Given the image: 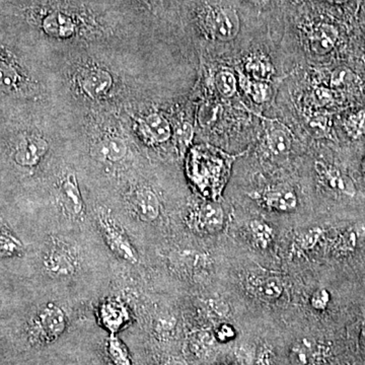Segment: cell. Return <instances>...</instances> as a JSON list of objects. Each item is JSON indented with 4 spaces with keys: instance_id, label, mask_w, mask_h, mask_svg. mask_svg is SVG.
I'll return each mask as SVG.
<instances>
[{
    "instance_id": "obj_1",
    "label": "cell",
    "mask_w": 365,
    "mask_h": 365,
    "mask_svg": "<svg viewBox=\"0 0 365 365\" xmlns=\"http://www.w3.org/2000/svg\"><path fill=\"white\" fill-rule=\"evenodd\" d=\"M87 6L68 0H52L38 8V23L45 35L70 40L98 27V20Z\"/></svg>"
},
{
    "instance_id": "obj_2",
    "label": "cell",
    "mask_w": 365,
    "mask_h": 365,
    "mask_svg": "<svg viewBox=\"0 0 365 365\" xmlns=\"http://www.w3.org/2000/svg\"><path fill=\"white\" fill-rule=\"evenodd\" d=\"M197 21L205 35L215 41L230 42L240 33V16L232 5L209 2L202 4L197 10Z\"/></svg>"
},
{
    "instance_id": "obj_3",
    "label": "cell",
    "mask_w": 365,
    "mask_h": 365,
    "mask_svg": "<svg viewBox=\"0 0 365 365\" xmlns=\"http://www.w3.org/2000/svg\"><path fill=\"white\" fill-rule=\"evenodd\" d=\"M67 317L60 307L54 304L45 305L37 313L29 328V342L37 347L55 344L67 329Z\"/></svg>"
},
{
    "instance_id": "obj_4",
    "label": "cell",
    "mask_w": 365,
    "mask_h": 365,
    "mask_svg": "<svg viewBox=\"0 0 365 365\" xmlns=\"http://www.w3.org/2000/svg\"><path fill=\"white\" fill-rule=\"evenodd\" d=\"M100 228L104 234V241L113 253L120 259L130 264L138 262V254L127 234L121 225L110 215L101 213L99 217Z\"/></svg>"
},
{
    "instance_id": "obj_5",
    "label": "cell",
    "mask_w": 365,
    "mask_h": 365,
    "mask_svg": "<svg viewBox=\"0 0 365 365\" xmlns=\"http://www.w3.org/2000/svg\"><path fill=\"white\" fill-rule=\"evenodd\" d=\"M44 265L54 276H72L78 266V254L67 243L54 241L45 255Z\"/></svg>"
},
{
    "instance_id": "obj_6",
    "label": "cell",
    "mask_w": 365,
    "mask_h": 365,
    "mask_svg": "<svg viewBox=\"0 0 365 365\" xmlns=\"http://www.w3.org/2000/svg\"><path fill=\"white\" fill-rule=\"evenodd\" d=\"M328 352V347L323 343L311 338H302L291 346L290 355L298 365H315L323 362Z\"/></svg>"
},
{
    "instance_id": "obj_7",
    "label": "cell",
    "mask_w": 365,
    "mask_h": 365,
    "mask_svg": "<svg viewBox=\"0 0 365 365\" xmlns=\"http://www.w3.org/2000/svg\"><path fill=\"white\" fill-rule=\"evenodd\" d=\"M223 208L217 203H205L192 215L194 228L203 232H219L223 228Z\"/></svg>"
},
{
    "instance_id": "obj_8",
    "label": "cell",
    "mask_w": 365,
    "mask_h": 365,
    "mask_svg": "<svg viewBox=\"0 0 365 365\" xmlns=\"http://www.w3.org/2000/svg\"><path fill=\"white\" fill-rule=\"evenodd\" d=\"M131 206L140 221H155L161 212V204L155 192L147 188L137 190L131 198Z\"/></svg>"
},
{
    "instance_id": "obj_9",
    "label": "cell",
    "mask_w": 365,
    "mask_h": 365,
    "mask_svg": "<svg viewBox=\"0 0 365 365\" xmlns=\"http://www.w3.org/2000/svg\"><path fill=\"white\" fill-rule=\"evenodd\" d=\"M112 83L110 74L100 68L85 70L80 78L81 91L93 99L106 95L110 91Z\"/></svg>"
},
{
    "instance_id": "obj_10",
    "label": "cell",
    "mask_w": 365,
    "mask_h": 365,
    "mask_svg": "<svg viewBox=\"0 0 365 365\" xmlns=\"http://www.w3.org/2000/svg\"><path fill=\"white\" fill-rule=\"evenodd\" d=\"M338 37L339 33L336 27L330 23H318L309 31V48L315 54H328L334 49Z\"/></svg>"
},
{
    "instance_id": "obj_11",
    "label": "cell",
    "mask_w": 365,
    "mask_h": 365,
    "mask_svg": "<svg viewBox=\"0 0 365 365\" xmlns=\"http://www.w3.org/2000/svg\"><path fill=\"white\" fill-rule=\"evenodd\" d=\"M247 289L253 296L265 302L278 300L283 294V283L277 277L251 276L247 279Z\"/></svg>"
},
{
    "instance_id": "obj_12",
    "label": "cell",
    "mask_w": 365,
    "mask_h": 365,
    "mask_svg": "<svg viewBox=\"0 0 365 365\" xmlns=\"http://www.w3.org/2000/svg\"><path fill=\"white\" fill-rule=\"evenodd\" d=\"M317 173L320 178L329 188L334 191L340 192L348 196H354L356 193L355 187H354L352 181L340 172L338 168L332 166L323 164V162H317L316 164Z\"/></svg>"
},
{
    "instance_id": "obj_13",
    "label": "cell",
    "mask_w": 365,
    "mask_h": 365,
    "mask_svg": "<svg viewBox=\"0 0 365 365\" xmlns=\"http://www.w3.org/2000/svg\"><path fill=\"white\" fill-rule=\"evenodd\" d=\"M100 318L102 326L110 332V335H116L129 322V313L125 307L114 300L102 304Z\"/></svg>"
},
{
    "instance_id": "obj_14",
    "label": "cell",
    "mask_w": 365,
    "mask_h": 365,
    "mask_svg": "<svg viewBox=\"0 0 365 365\" xmlns=\"http://www.w3.org/2000/svg\"><path fill=\"white\" fill-rule=\"evenodd\" d=\"M60 195L66 210L72 217H80L83 213V200L74 175L69 174L62 181Z\"/></svg>"
},
{
    "instance_id": "obj_15",
    "label": "cell",
    "mask_w": 365,
    "mask_h": 365,
    "mask_svg": "<svg viewBox=\"0 0 365 365\" xmlns=\"http://www.w3.org/2000/svg\"><path fill=\"white\" fill-rule=\"evenodd\" d=\"M263 200L269 208L281 212H289L298 206L296 194L294 190L286 187L269 190L264 194Z\"/></svg>"
},
{
    "instance_id": "obj_16",
    "label": "cell",
    "mask_w": 365,
    "mask_h": 365,
    "mask_svg": "<svg viewBox=\"0 0 365 365\" xmlns=\"http://www.w3.org/2000/svg\"><path fill=\"white\" fill-rule=\"evenodd\" d=\"M104 358L108 365H135L127 346L116 335H110L107 338Z\"/></svg>"
},
{
    "instance_id": "obj_17",
    "label": "cell",
    "mask_w": 365,
    "mask_h": 365,
    "mask_svg": "<svg viewBox=\"0 0 365 365\" xmlns=\"http://www.w3.org/2000/svg\"><path fill=\"white\" fill-rule=\"evenodd\" d=\"M93 153L99 161L120 162L127 153V145L122 138L114 136L96 144Z\"/></svg>"
},
{
    "instance_id": "obj_18",
    "label": "cell",
    "mask_w": 365,
    "mask_h": 365,
    "mask_svg": "<svg viewBox=\"0 0 365 365\" xmlns=\"http://www.w3.org/2000/svg\"><path fill=\"white\" fill-rule=\"evenodd\" d=\"M48 144L41 138H29L25 140L16 153V159L21 166H32L39 162L45 155Z\"/></svg>"
},
{
    "instance_id": "obj_19",
    "label": "cell",
    "mask_w": 365,
    "mask_h": 365,
    "mask_svg": "<svg viewBox=\"0 0 365 365\" xmlns=\"http://www.w3.org/2000/svg\"><path fill=\"white\" fill-rule=\"evenodd\" d=\"M215 341L217 338L212 333L204 330L196 331L189 337L188 347L196 358H204L214 347Z\"/></svg>"
},
{
    "instance_id": "obj_20",
    "label": "cell",
    "mask_w": 365,
    "mask_h": 365,
    "mask_svg": "<svg viewBox=\"0 0 365 365\" xmlns=\"http://www.w3.org/2000/svg\"><path fill=\"white\" fill-rule=\"evenodd\" d=\"M144 127L148 135L155 142H164L170 137V124L164 117L157 113L149 115L145 118Z\"/></svg>"
},
{
    "instance_id": "obj_21",
    "label": "cell",
    "mask_w": 365,
    "mask_h": 365,
    "mask_svg": "<svg viewBox=\"0 0 365 365\" xmlns=\"http://www.w3.org/2000/svg\"><path fill=\"white\" fill-rule=\"evenodd\" d=\"M362 228H351L339 234L333 243V250H334L335 253L339 254V255H346V254L353 252L357 245L360 236L362 234L360 232Z\"/></svg>"
},
{
    "instance_id": "obj_22",
    "label": "cell",
    "mask_w": 365,
    "mask_h": 365,
    "mask_svg": "<svg viewBox=\"0 0 365 365\" xmlns=\"http://www.w3.org/2000/svg\"><path fill=\"white\" fill-rule=\"evenodd\" d=\"M245 70L254 80L259 81L267 80L273 74V67L270 62L259 55L250 57L245 63Z\"/></svg>"
},
{
    "instance_id": "obj_23",
    "label": "cell",
    "mask_w": 365,
    "mask_h": 365,
    "mask_svg": "<svg viewBox=\"0 0 365 365\" xmlns=\"http://www.w3.org/2000/svg\"><path fill=\"white\" fill-rule=\"evenodd\" d=\"M250 230L253 234L254 240L262 249H266L274 239V230L268 223L258 219L250 223Z\"/></svg>"
},
{
    "instance_id": "obj_24",
    "label": "cell",
    "mask_w": 365,
    "mask_h": 365,
    "mask_svg": "<svg viewBox=\"0 0 365 365\" xmlns=\"http://www.w3.org/2000/svg\"><path fill=\"white\" fill-rule=\"evenodd\" d=\"M344 128L351 138H360L365 135V110L354 113L346 118Z\"/></svg>"
},
{
    "instance_id": "obj_25",
    "label": "cell",
    "mask_w": 365,
    "mask_h": 365,
    "mask_svg": "<svg viewBox=\"0 0 365 365\" xmlns=\"http://www.w3.org/2000/svg\"><path fill=\"white\" fill-rule=\"evenodd\" d=\"M324 230L320 228H313L307 232H302L296 238V245L298 251H309L313 249L321 241Z\"/></svg>"
},
{
    "instance_id": "obj_26",
    "label": "cell",
    "mask_w": 365,
    "mask_h": 365,
    "mask_svg": "<svg viewBox=\"0 0 365 365\" xmlns=\"http://www.w3.org/2000/svg\"><path fill=\"white\" fill-rule=\"evenodd\" d=\"M268 146L275 155H283L289 149L290 140L283 130H273L268 135Z\"/></svg>"
},
{
    "instance_id": "obj_27",
    "label": "cell",
    "mask_w": 365,
    "mask_h": 365,
    "mask_svg": "<svg viewBox=\"0 0 365 365\" xmlns=\"http://www.w3.org/2000/svg\"><path fill=\"white\" fill-rule=\"evenodd\" d=\"M217 85L223 97L230 98L236 91V76L228 70L219 72L217 76Z\"/></svg>"
},
{
    "instance_id": "obj_28",
    "label": "cell",
    "mask_w": 365,
    "mask_h": 365,
    "mask_svg": "<svg viewBox=\"0 0 365 365\" xmlns=\"http://www.w3.org/2000/svg\"><path fill=\"white\" fill-rule=\"evenodd\" d=\"M245 89L255 102H263L268 99L269 87L263 81H245Z\"/></svg>"
},
{
    "instance_id": "obj_29",
    "label": "cell",
    "mask_w": 365,
    "mask_h": 365,
    "mask_svg": "<svg viewBox=\"0 0 365 365\" xmlns=\"http://www.w3.org/2000/svg\"><path fill=\"white\" fill-rule=\"evenodd\" d=\"M332 85L340 89L350 87L355 82V76L351 70L341 67L335 70L332 74Z\"/></svg>"
},
{
    "instance_id": "obj_30",
    "label": "cell",
    "mask_w": 365,
    "mask_h": 365,
    "mask_svg": "<svg viewBox=\"0 0 365 365\" xmlns=\"http://www.w3.org/2000/svg\"><path fill=\"white\" fill-rule=\"evenodd\" d=\"M331 296L326 288H320L313 292L311 298V305L316 311H324L330 304Z\"/></svg>"
},
{
    "instance_id": "obj_31",
    "label": "cell",
    "mask_w": 365,
    "mask_h": 365,
    "mask_svg": "<svg viewBox=\"0 0 365 365\" xmlns=\"http://www.w3.org/2000/svg\"><path fill=\"white\" fill-rule=\"evenodd\" d=\"M16 81L14 70L5 64H0V89H8L14 87Z\"/></svg>"
},
{
    "instance_id": "obj_32",
    "label": "cell",
    "mask_w": 365,
    "mask_h": 365,
    "mask_svg": "<svg viewBox=\"0 0 365 365\" xmlns=\"http://www.w3.org/2000/svg\"><path fill=\"white\" fill-rule=\"evenodd\" d=\"M217 340L225 342V341L230 340L236 336V331L230 324H223L217 329V333L214 334Z\"/></svg>"
},
{
    "instance_id": "obj_33",
    "label": "cell",
    "mask_w": 365,
    "mask_h": 365,
    "mask_svg": "<svg viewBox=\"0 0 365 365\" xmlns=\"http://www.w3.org/2000/svg\"><path fill=\"white\" fill-rule=\"evenodd\" d=\"M256 365H274V355L270 348H263L260 351L257 360H256Z\"/></svg>"
},
{
    "instance_id": "obj_34",
    "label": "cell",
    "mask_w": 365,
    "mask_h": 365,
    "mask_svg": "<svg viewBox=\"0 0 365 365\" xmlns=\"http://www.w3.org/2000/svg\"><path fill=\"white\" fill-rule=\"evenodd\" d=\"M162 365H188L185 360L178 357H170Z\"/></svg>"
},
{
    "instance_id": "obj_35",
    "label": "cell",
    "mask_w": 365,
    "mask_h": 365,
    "mask_svg": "<svg viewBox=\"0 0 365 365\" xmlns=\"http://www.w3.org/2000/svg\"><path fill=\"white\" fill-rule=\"evenodd\" d=\"M250 1H251L252 3L255 4V5L263 6L268 4V2L270 1V0H250Z\"/></svg>"
},
{
    "instance_id": "obj_36",
    "label": "cell",
    "mask_w": 365,
    "mask_h": 365,
    "mask_svg": "<svg viewBox=\"0 0 365 365\" xmlns=\"http://www.w3.org/2000/svg\"><path fill=\"white\" fill-rule=\"evenodd\" d=\"M131 1L135 2V3H147L148 0H131Z\"/></svg>"
},
{
    "instance_id": "obj_37",
    "label": "cell",
    "mask_w": 365,
    "mask_h": 365,
    "mask_svg": "<svg viewBox=\"0 0 365 365\" xmlns=\"http://www.w3.org/2000/svg\"><path fill=\"white\" fill-rule=\"evenodd\" d=\"M336 3H345V2L349 1V0H333Z\"/></svg>"
},
{
    "instance_id": "obj_38",
    "label": "cell",
    "mask_w": 365,
    "mask_h": 365,
    "mask_svg": "<svg viewBox=\"0 0 365 365\" xmlns=\"http://www.w3.org/2000/svg\"><path fill=\"white\" fill-rule=\"evenodd\" d=\"M362 173H364V178H365V157H364V161H362Z\"/></svg>"
}]
</instances>
